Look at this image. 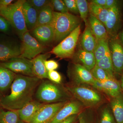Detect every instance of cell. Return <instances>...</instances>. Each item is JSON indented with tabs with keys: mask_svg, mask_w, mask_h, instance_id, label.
<instances>
[{
	"mask_svg": "<svg viewBox=\"0 0 123 123\" xmlns=\"http://www.w3.org/2000/svg\"><path fill=\"white\" fill-rule=\"evenodd\" d=\"M20 120L17 111L1 110L0 112V123H18Z\"/></svg>",
	"mask_w": 123,
	"mask_h": 123,
	"instance_id": "cell-28",
	"label": "cell"
},
{
	"mask_svg": "<svg viewBox=\"0 0 123 123\" xmlns=\"http://www.w3.org/2000/svg\"><path fill=\"white\" fill-rule=\"evenodd\" d=\"M121 86L123 91V73L122 74V76H121Z\"/></svg>",
	"mask_w": 123,
	"mask_h": 123,
	"instance_id": "cell-45",
	"label": "cell"
},
{
	"mask_svg": "<svg viewBox=\"0 0 123 123\" xmlns=\"http://www.w3.org/2000/svg\"><path fill=\"white\" fill-rule=\"evenodd\" d=\"M66 88L69 93L87 107L97 105L102 100L100 94L90 88L80 86H68Z\"/></svg>",
	"mask_w": 123,
	"mask_h": 123,
	"instance_id": "cell-6",
	"label": "cell"
},
{
	"mask_svg": "<svg viewBox=\"0 0 123 123\" xmlns=\"http://www.w3.org/2000/svg\"><path fill=\"white\" fill-rule=\"evenodd\" d=\"M22 8L27 29L29 31H31L36 26L38 12L25 0L23 4Z\"/></svg>",
	"mask_w": 123,
	"mask_h": 123,
	"instance_id": "cell-20",
	"label": "cell"
},
{
	"mask_svg": "<svg viewBox=\"0 0 123 123\" xmlns=\"http://www.w3.org/2000/svg\"><path fill=\"white\" fill-rule=\"evenodd\" d=\"M42 80L36 77L16 74L10 93L0 99V106L8 110H20L33 100Z\"/></svg>",
	"mask_w": 123,
	"mask_h": 123,
	"instance_id": "cell-1",
	"label": "cell"
},
{
	"mask_svg": "<svg viewBox=\"0 0 123 123\" xmlns=\"http://www.w3.org/2000/svg\"><path fill=\"white\" fill-rule=\"evenodd\" d=\"M121 1L117 0H106V4L104 7L105 9L109 10L121 4Z\"/></svg>",
	"mask_w": 123,
	"mask_h": 123,
	"instance_id": "cell-39",
	"label": "cell"
},
{
	"mask_svg": "<svg viewBox=\"0 0 123 123\" xmlns=\"http://www.w3.org/2000/svg\"><path fill=\"white\" fill-rule=\"evenodd\" d=\"M96 65L108 73L111 76L115 77L112 60L110 50L103 58L96 63Z\"/></svg>",
	"mask_w": 123,
	"mask_h": 123,
	"instance_id": "cell-29",
	"label": "cell"
},
{
	"mask_svg": "<svg viewBox=\"0 0 123 123\" xmlns=\"http://www.w3.org/2000/svg\"><path fill=\"white\" fill-rule=\"evenodd\" d=\"M21 54V45L8 42H0V63L18 57Z\"/></svg>",
	"mask_w": 123,
	"mask_h": 123,
	"instance_id": "cell-16",
	"label": "cell"
},
{
	"mask_svg": "<svg viewBox=\"0 0 123 123\" xmlns=\"http://www.w3.org/2000/svg\"><path fill=\"white\" fill-rule=\"evenodd\" d=\"M44 104L37 100L33 99L20 110H17L20 120L29 123Z\"/></svg>",
	"mask_w": 123,
	"mask_h": 123,
	"instance_id": "cell-18",
	"label": "cell"
},
{
	"mask_svg": "<svg viewBox=\"0 0 123 123\" xmlns=\"http://www.w3.org/2000/svg\"><path fill=\"white\" fill-rule=\"evenodd\" d=\"M106 0H91L90 3L93 4L104 7L106 4Z\"/></svg>",
	"mask_w": 123,
	"mask_h": 123,
	"instance_id": "cell-43",
	"label": "cell"
},
{
	"mask_svg": "<svg viewBox=\"0 0 123 123\" xmlns=\"http://www.w3.org/2000/svg\"><path fill=\"white\" fill-rule=\"evenodd\" d=\"M77 59L88 70L91 71L96 65V61L93 52H89L82 49H79L77 53Z\"/></svg>",
	"mask_w": 123,
	"mask_h": 123,
	"instance_id": "cell-24",
	"label": "cell"
},
{
	"mask_svg": "<svg viewBox=\"0 0 123 123\" xmlns=\"http://www.w3.org/2000/svg\"><path fill=\"white\" fill-rule=\"evenodd\" d=\"M0 65L15 74L35 77L33 73L31 60L22 57H15L7 61L0 62Z\"/></svg>",
	"mask_w": 123,
	"mask_h": 123,
	"instance_id": "cell-8",
	"label": "cell"
},
{
	"mask_svg": "<svg viewBox=\"0 0 123 123\" xmlns=\"http://www.w3.org/2000/svg\"><path fill=\"white\" fill-rule=\"evenodd\" d=\"M97 40L93 35L88 24L82 36L81 44L82 49L89 52H93Z\"/></svg>",
	"mask_w": 123,
	"mask_h": 123,
	"instance_id": "cell-22",
	"label": "cell"
},
{
	"mask_svg": "<svg viewBox=\"0 0 123 123\" xmlns=\"http://www.w3.org/2000/svg\"><path fill=\"white\" fill-rule=\"evenodd\" d=\"M21 54L18 57L31 60L40 54L45 48L31 34L29 31L20 36Z\"/></svg>",
	"mask_w": 123,
	"mask_h": 123,
	"instance_id": "cell-7",
	"label": "cell"
},
{
	"mask_svg": "<svg viewBox=\"0 0 123 123\" xmlns=\"http://www.w3.org/2000/svg\"><path fill=\"white\" fill-rule=\"evenodd\" d=\"M88 22L92 34L97 40L110 39L105 27L100 21L90 14Z\"/></svg>",
	"mask_w": 123,
	"mask_h": 123,
	"instance_id": "cell-19",
	"label": "cell"
},
{
	"mask_svg": "<svg viewBox=\"0 0 123 123\" xmlns=\"http://www.w3.org/2000/svg\"><path fill=\"white\" fill-rule=\"evenodd\" d=\"M79 17L70 13L54 11L51 25L55 32V42H61L80 25Z\"/></svg>",
	"mask_w": 123,
	"mask_h": 123,
	"instance_id": "cell-3",
	"label": "cell"
},
{
	"mask_svg": "<svg viewBox=\"0 0 123 123\" xmlns=\"http://www.w3.org/2000/svg\"><path fill=\"white\" fill-rule=\"evenodd\" d=\"M25 0H18L0 11V15L5 18L13 27L19 37L29 31L27 29L23 11L22 6Z\"/></svg>",
	"mask_w": 123,
	"mask_h": 123,
	"instance_id": "cell-4",
	"label": "cell"
},
{
	"mask_svg": "<svg viewBox=\"0 0 123 123\" xmlns=\"http://www.w3.org/2000/svg\"><path fill=\"white\" fill-rule=\"evenodd\" d=\"M69 11L75 14L79 13L76 0H63Z\"/></svg>",
	"mask_w": 123,
	"mask_h": 123,
	"instance_id": "cell-36",
	"label": "cell"
},
{
	"mask_svg": "<svg viewBox=\"0 0 123 123\" xmlns=\"http://www.w3.org/2000/svg\"><path fill=\"white\" fill-rule=\"evenodd\" d=\"M112 114L117 123H123V95L114 98L111 103Z\"/></svg>",
	"mask_w": 123,
	"mask_h": 123,
	"instance_id": "cell-25",
	"label": "cell"
},
{
	"mask_svg": "<svg viewBox=\"0 0 123 123\" xmlns=\"http://www.w3.org/2000/svg\"><path fill=\"white\" fill-rule=\"evenodd\" d=\"M44 64L48 72L55 70L59 68V64L54 60H47L44 62Z\"/></svg>",
	"mask_w": 123,
	"mask_h": 123,
	"instance_id": "cell-38",
	"label": "cell"
},
{
	"mask_svg": "<svg viewBox=\"0 0 123 123\" xmlns=\"http://www.w3.org/2000/svg\"><path fill=\"white\" fill-rule=\"evenodd\" d=\"M27 1L38 12L50 3V0H27Z\"/></svg>",
	"mask_w": 123,
	"mask_h": 123,
	"instance_id": "cell-34",
	"label": "cell"
},
{
	"mask_svg": "<svg viewBox=\"0 0 123 123\" xmlns=\"http://www.w3.org/2000/svg\"><path fill=\"white\" fill-rule=\"evenodd\" d=\"M68 74L73 81L78 85L87 84L91 85L95 80L91 71L79 63L74 64L69 70Z\"/></svg>",
	"mask_w": 123,
	"mask_h": 123,
	"instance_id": "cell-12",
	"label": "cell"
},
{
	"mask_svg": "<svg viewBox=\"0 0 123 123\" xmlns=\"http://www.w3.org/2000/svg\"><path fill=\"white\" fill-rule=\"evenodd\" d=\"M31 31L33 37L45 47L55 42V32L51 25L36 27Z\"/></svg>",
	"mask_w": 123,
	"mask_h": 123,
	"instance_id": "cell-13",
	"label": "cell"
},
{
	"mask_svg": "<svg viewBox=\"0 0 123 123\" xmlns=\"http://www.w3.org/2000/svg\"><path fill=\"white\" fill-rule=\"evenodd\" d=\"M16 74L0 65V99L11 87Z\"/></svg>",
	"mask_w": 123,
	"mask_h": 123,
	"instance_id": "cell-21",
	"label": "cell"
},
{
	"mask_svg": "<svg viewBox=\"0 0 123 123\" xmlns=\"http://www.w3.org/2000/svg\"><path fill=\"white\" fill-rule=\"evenodd\" d=\"M0 106H1L0 105V112L1 111V109Z\"/></svg>",
	"mask_w": 123,
	"mask_h": 123,
	"instance_id": "cell-47",
	"label": "cell"
},
{
	"mask_svg": "<svg viewBox=\"0 0 123 123\" xmlns=\"http://www.w3.org/2000/svg\"><path fill=\"white\" fill-rule=\"evenodd\" d=\"M109 40H97V44L93 52L96 63L103 58L107 52L109 50Z\"/></svg>",
	"mask_w": 123,
	"mask_h": 123,
	"instance_id": "cell-27",
	"label": "cell"
},
{
	"mask_svg": "<svg viewBox=\"0 0 123 123\" xmlns=\"http://www.w3.org/2000/svg\"><path fill=\"white\" fill-rule=\"evenodd\" d=\"M18 123H25V122H24V121H22V120H20V121L18 122Z\"/></svg>",
	"mask_w": 123,
	"mask_h": 123,
	"instance_id": "cell-46",
	"label": "cell"
},
{
	"mask_svg": "<svg viewBox=\"0 0 123 123\" xmlns=\"http://www.w3.org/2000/svg\"><path fill=\"white\" fill-rule=\"evenodd\" d=\"M80 33V25L55 47L50 52L61 59L72 57Z\"/></svg>",
	"mask_w": 123,
	"mask_h": 123,
	"instance_id": "cell-5",
	"label": "cell"
},
{
	"mask_svg": "<svg viewBox=\"0 0 123 123\" xmlns=\"http://www.w3.org/2000/svg\"><path fill=\"white\" fill-rule=\"evenodd\" d=\"M109 15L104 25L110 38H118L122 24L121 4L108 10Z\"/></svg>",
	"mask_w": 123,
	"mask_h": 123,
	"instance_id": "cell-10",
	"label": "cell"
},
{
	"mask_svg": "<svg viewBox=\"0 0 123 123\" xmlns=\"http://www.w3.org/2000/svg\"><path fill=\"white\" fill-rule=\"evenodd\" d=\"M13 1V0H0V11L6 8Z\"/></svg>",
	"mask_w": 123,
	"mask_h": 123,
	"instance_id": "cell-40",
	"label": "cell"
},
{
	"mask_svg": "<svg viewBox=\"0 0 123 123\" xmlns=\"http://www.w3.org/2000/svg\"><path fill=\"white\" fill-rule=\"evenodd\" d=\"M90 14L96 18L104 25L107 21L109 10L102 6H99L90 3L89 5Z\"/></svg>",
	"mask_w": 123,
	"mask_h": 123,
	"instance_id": "cell-26",
	"label": "cell"
},
{
	"mask_svg": "<svg viewBox=\"0 0 123 123\" xmlns=\"http://www.w3.org/2000/svg\"><path fill=\"white\" fill-rule=\"evenodd\" d=\"M118 37L123 46V29L119 32Z\"/></svg>",
	"mask_w": 123,
	"mask_h": 123,
	"instance_id": "cell-44",
	"label": "cell"
},
{
	"mask_svg": "<svg viewBox=\"0 0 123 123\" xmlns=\"http://www.w3.org/2000/svg\"><path fill=\"white\" fill-rule=\"evenodd\" d=\"M77 117V115H73L60 123H74Z\"/></svg>",
	"mask_w": 123,
	"mask_h": 123,
	"instance_id": "cell-42",
	"label": "cell"
},
{
	"mask_svg": "<svg viewBox=\"0 0 123 123\" xmlns=\"http://www.w3.org/2000/svg\"><path fill=\"white\" fill-rule=\"evenodd\" d=\"M48 79L55 84H61L62 80V77L57 71L51 70L48 72Z\"/></svg>",
	"mask_w": 123,
	"mask_h": 123,
	"instance_id": "cell-35",
	"label": "cell"
},
{
	"mask_svg": "<svg viewBox=\"0 0 123 123\" xmlns=\"http://www.w3.org/2000/svg\"><path fill=\"white\" fill-rule=\"evenodd\" d=\"M51 4L57 12L61 13H67L69 11L67 9L65 3L62 0H50Z\"/></svg>",
	"mask_w": 123,
	"mask_h": 123,
	"instance_id": "cell-33",
	"label": "cell"
},
{
	"mask_svg": "<svg viewBox=\"0 0 123 123\" xmlns=\"http://www.w3.org/2000/svg\"><path fill=\"white\" fill-rule=\"evenodd\" d=\"M80 17L84 21L86 26L88 25V18L89 11V5L86 0H76Z\"/></svg>",
	"mask_w": 123,
	"mask_h": 123,
	"instance_id": "cell-30",
	"label": "cell"
},
{
	"mask_svg": "<svg viewBox=\"0 0 123 123\" xmlns=\"http://www.w3.org/2000/svg\"><path fill=\"white\" fill-rule=\"evenodd\" d=\"M54 12L53 6L50 2L38 12L37 22L36 27L43 25H51Z\"/></svg>",
	"mask_w": 123,
	"mask_h": 123,
	"instance_id": "cell-23",
	"label": "cell"
},
{
	"mask_svg": "<svg viewBox=\"0 0 123 123\" xmlns=\"http://www.w3.org/2000/svg\"><path fill=\"white\" fill-rule=\"evenodd\" d=\"M100 123H117L114 115L108 108H105L103 111Z\"/></svg>",
	"mask_w": 123,
	"mask_h": 123,
	"instance_id": "cell-32",
	"label": "cell"
},
{
	"mask_svg": "<svg viewBox=\"0 0 123 123\" xmlns=\"http://www.w3.org/2000/svg\"><path fill=\"white\" fill-rule=\"evenodd\" d=\"M108 46L112 60L114 72L123 73V46L118 38H110Z\"/></svg>",
	"mask_w": 123,
	"mask_h": 123,
	"instance_id": "cell-11",
	"label": "cell"
},
{
	"mask_svg": "<svg viewBox=\"0 0 123 123\" xmlns=\"http://www.w3.org/2000/svg\"><path fill=\"white\" fill-rule=\"evenodd\" d=\"M68 102L44 104L29 123H49Z\"/></svg>",
	"mask_w": 123,
	"mask_h": 123,
	"instance_id": "cell-9",
	"label": "cell"
},
{
	"mask_svg": "<svg viewBox=\"0 0 123 123\" xmlns=\"http://www.w3.org/2000/svg\"><path fill=\"white\" fill-rule=\"evenodd\" d=\"M79 123H94L84 115L81 114L78 116Z\"/></svg>",
	"mask_w": 123,
	"mask_h": 123,
	"instance_id": "cell-41",
	"label": "cell"
},
{
	"mask_svg": "<svg viewBox=\"0 0 123 123\" xmlns=\"http://www.w3.org/2000/svg\"><path fill=\"white\" fill-rule=\"evenodd\" d=\"M50 52L40 54L31 60L33 64V73L35 77L43 80L48 79V71L44 64V62L50 57Z\"/></svg>",
	"mask_w": 123,
	"mask_h": 123,
	"instance_id": "cell-17",
	"label": "cell"
},
{
	"mask_svg": "<svg viewBox=\"0 0 123 123\" xmlns=\"http://www.w3.org/2000/svg\"><path fill=\"white\" fill-rule=\"evenodd\" d=\"M11 26L10 23L4 18L0 15V31L8 33L10 30Z\"/></svg>",
	"mask_w": 123,
	"mask_h": 123,
	"instance_id": "cell-37",
	"label": "cell"
},
{
	"mask_svg": "<svg viewBox=\"0 0 123 123\" xmlns=\"http://www.w3.org/2000/svg\"><path fill=\"white\" fill-rule=\"evenodd\" d=\"M90 71L94 79L100 82L105 81L111 78H115L111 76L105 70L96 65Z\"/></svg>",
	"mask_w": 123,
	"mask_h": 123,
	"instance_id": "cell-31",
	"label": "cell"
},
{
	"mask_svg": "<svg viewBox=\"0 0 123 123\" xmlns=\"http://www.w3.org/2000/svg\"><path fill=\"white\" fill-rule=\"evenodd\" d=\"M69 93L66 88L49 80H42L37 88L36 100L47 104L68 101Z\"/></svg>",
	"mask_w": 123,
	"mask_h": 123,
	"instance_id": "cell-2",
	"label": "cell"
},
{
	"mask_svg": "<svg viewBox=\"0 0 123 123\" xmlns=\"http://www.w3.org/2000/svg\"><path fill=\"white\" fill-rule=\"evenodd\" d=\"M91 86L113 98L122 94L120 84L115 78L103 82L95 79Z\"/></svg>",
	"mask_w": 123,
	"mask_h": 123,
	"instance_id": "cell-15",
	"label": "cell"
},
{
	"mask_svg": "<svg viewBox=\"0 0 123 123\" xmlns=\"http://www.w3.org/2000/svg\"><path fill=\"white\" fill-rule=\"evenodd\" d=\"M81 105L78 101H68L57 112L49 123H60L73 115H77L81 110Z\"/></svg>",
	"mask_w": 123,
	"mask_h": 123,
	"instance_id": "cell-14",
	"label": "cell"
}]
</instances>
